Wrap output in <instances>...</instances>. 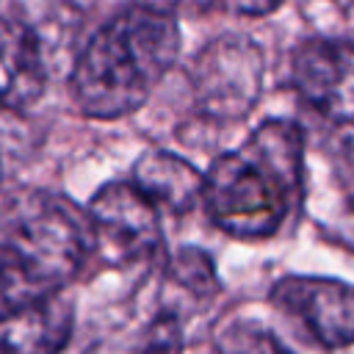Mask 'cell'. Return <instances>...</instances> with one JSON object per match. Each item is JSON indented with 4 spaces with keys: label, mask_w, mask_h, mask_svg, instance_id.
<instances>
[{
    "label": "cell",
    "mask_w": 354,
    "mask_h": 354,
    "mask_svg": "<svg viewBox=\"0 0 354 354\" xmlns=\"http://www.w3.org/2000/svg\"><path fill=\"white\" fill-rule=\"evenodd\" d=\"M304 194V133L290 119H268L218 155L202 177V207L227 235H274Z\"/></svg>",
    "instance_id": "6da1fadb"
},
{
    "label": "cell",
    "mask_w": 354,
    "mask_h": 354,
    "mask_svg": "<svg viewBox=\"0 0 354 354\" xmlns=\"http://www.w3.org/2000/svg\"><path fill=\"white\" fill-rule=\"evenodd\" d=\"M180 55V22L155 6H130L111 17L80 50L69 86L91 119L138 111Z\"/></svg>",
    "instance_id": "7a4b0ae2"
},
{
    "label": "cell",
    "mask_w": 354,
    "mask_h": 354,
    "mask_svg": "<svg viewBox=\"0 0 354 354\" xmlns=\"http://www.w3.org/2000/svg\"><path fill=\"white\" fill-rule=\"evenodd\" d=\"M0 230L41 293L64 290L94 252L88 216L50 191H28L0 205Z\"/></svg>",
    "instance_id": "3957f363"
},
{
    "label": "cell",
    "mask_w": 354,
    "mask_h": 354,
    "mask_svg": "<svg viewBox=\"0 0 354 354\" xmlns=\"http://www.w3.org/2000/svg\"><path fill=\"white\" fill-rule=\"evenodd\" d=\"M263 75L266 58L252 39L218 36L194 55L188 83L202 116L238 122L257 105Z\"/></svg>",
    "instance_id": "277c9868"
},
{
    "label": "cell",
    "mask_w": 354,
    "mask_h": 354,
    "mask_svg": "<svg viewBox=\"0 0 354 354\" xmlns=\"http://www.w3.org/2000/svg\"><path fill=\"white\" fill-rule=\"evenodd\" d=\"M94 252L111 263H133L163 249L160 207L136 183H108L88 202Z\"/></svg>",
    "instance_id": "5b68a950"
},
{
    "label": "cell",
    "mask_w": 354,
    "mask_h": 354,
    "mask_svg": "<svg viewBox=\"0 0 354 354\" xmlns=\"http://www.w3.org/2000/svg\"><path fill=\"white\" fill-rule=\"evenodd\" d=\"M290 83L301 102L335 127H354V53L335 39H307L293 50Z\"/></svg>",
    "instance_id": "8992f818"
},
{
    "label": "cell",
    "mask_w": 354,
    "mask_h": 354,
    "mask_svg": "<svg viewBox=\"0 0 354 354\" xmlns=\"http://www.w3.org/2000/svg\"><path fill=\"white\" fill-rule=\"evenodd\" d=\"M271 304L299 318L304 329L329 348L354 343V285L335 277H282L271 288Z\"/></svg>",
    "instance_id": "52a82bcc"
},
{
    "label": "cell",
    "mask_w": 354,
    "mask_h": 354,
    "mask_svg": "<svg viewBox=\"0 0 354 354\" xmlns=\"http://www.w3.org/2000/svg\"><path fill=\"white\" fill-rule=\"evenodd\" d=\"M75 326V307L64 290L33 299L0 321L3 354H58Z\"/></svg>",
    "instance_id": "ba28073f"
},
{
    "label": "cell",
    "mask_w": 354,
    "mask_h": 354,
    "mask_svg": "<svg viewBox=\"0 0 354 354\" xmlns=\"http://www.w3.org/2000/svg\"><path fill=\"white\" fill-rule=\"evenodd\" d=\"M47 69L39 36L17 17H0V108H25L44 91Z\"/></svg>",
    "instance_id": "9c48e42d"
},
{
    "label": "cell",
    "mask_w": 354,
    "mask_h": 354,
    "mask_svg": "<svg viewBox=\"0 0 354 354\" xmlns=\"http://www.w3.org/2000/svg\"><path fill=\"white\" fill-rule=\"evenodd\" d=\"M202 177L191 160L166 152L147 149L133 163V183L160 207L171 213H188L202 199Z\"/></svg>",
    "instance_id": "30bf717a"
},
{
    "label": "cell",
    "mask_w": 354,
    "mask_h": 354,
    "mask_svg": "<svg viewBox=\"0 0 354 354\" xmlns=\"http://www.w3.org/2000/svg\"><path fill=\"white\" fill-rule=\"evenodd\" d=\"M163 282H166V288H174L183 296H188L194 310L210 304L221 293V279L216 274V266H213L210 254L199 246L177 249L171 254V260L166 263Z\"/></svg>",
    "instance_id": "8fae6325"
},
{
    "label": "cell",
    "mask_w": 354,
    "mask_h": 354,
    "mask_svg": "<svg viewBox=\"0 0 354 354\" xmlns=\"http://www.w3.org/2000/svg\"><path fill=\"white\" fill-rule=\"evenodd\" d=\"M41 296H47V293H41L33 285V279L28 277V271L22 268V263L17 260L14 249L8 246V241L0 230V321Z\"/></svg>",
    "instance_id": "7c38bea8"
},
{
    "label": "cell",
    "mask_w": 354,
    "mask_h": 354,
    "mask_svg": "<svg viewBox=\"0 0 354 354\" xmlns=\"http://www.w3.org/2000/svg\"><path fill=\"white\" fill-rule=\"evenodd\" d=\"M213 354H290V351L268 329H260L254 324H235L218 335Z\"/></svg>",
    "instance_id": "4fadbf2b"
},
{
    "label": "cell",
    "mask_w": 354,
    "mask_h": 354,
    "mask_svg": "<svg viewBox=\"0 0 354 354\" xmlns=\"http://www.w3.org/2000/svg\"><path fill=\"white\" fill-rule=\"evenodd\" d=\"M141 354H183L180 318L171 313H158L155 324L149 326V337H147Z\"/></svg>",
    "instance_id": "5bb4252c"
},
{
    "label": "cell",
    "mask_w": 354,
    "mask_h": 354,
    "mask_svg": "<svg viewBox=\"0 0 354 354\" xmlns=\"http://www.w3.org/2000/svg\"><path fill=\"white\" fill-rule=\"evenodd\" d=\"M207 3L238 17H266L274 14L285 0H207Z\"/></svg>",
    "instance_id": "9a60e30c"
},
{
    "label": "cell",
    "mask_w": 354,
    "mask_h": 354,
    "mask_svg": "<svg viewBox=\"0 0 354 354\" xmlns=\"http://www.w3.org/2000/svg\"><path fill=\"white\" fill-rule=\"evenodd\" d=\"M69 3H91V0H69Z\"/></svg>",
    "instance_id": "2e32d148"
},
{
    "label": "cell",
    "mask_w": 354,
    "mask_h": 354,
    "mask_svg": "<svg viewBox=\"0 0 354 354\" xmlns=\"http://www.w3.org/2000/svg\"><path fill=\"white\" fill-rule=\"evenodd\" d=\"M0 183H3V163H0Z\"/></svg>",
    "instance_id": "e0dca14e"
},
{
    "label": "cell",
    "mask_w": 354,
    "mask_h": 354,
    "mask_svg": "<svg viewBox=\"0 0 354 354\" xmlns=\"http://www.w3.org/2000/svg\"><path fill=\"white\" fill-rule=\"evenodd\" d=\"M0 354H3V348H0Z\"/></svg>",
    "instance_id": "ac0fdd59"
}]
</instances>
